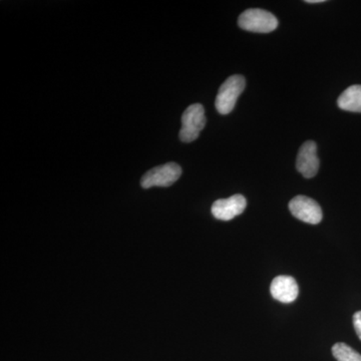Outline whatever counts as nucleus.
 Instances as JSON below:
<instances>
[{"label": "nucleus", "instance_id": "9b49d317", "mask_svg": "<svg viewBox=\"0 0 361 361\" xmlns=\"http://www.w3.org/2000/svg\"><path fill=\"white\" fill-rule=\"evenodd\" d=\"M353 325H355L356 334L361 341V311H358L353 315Z\"/></svg>", "mask_w": 361, "mask_h": 361}, {"label": "nucleus", "instance_id": "f8f14e48", "mask_svg": "<svg viewBox=\"0 0 361 361\" xmlns=\"http://www.w3.org/2000/svg\"><path fill=\"white\" fill-rule=\"evenodd\" d=\"M305 2H307V4H322V2H324V0H306Z\"/></svg>", "mask_w": 361, "mask_h": 361}, {"label": "nucleus", "instance_id": "6e6552de", "mask_svg": "<svg viewBox=\"0 0 361 361\" xmlns=\"http://www.w3.org/2000/svg\"><path fill=\"white\" fill-rule=\"evenodd\" d=\"M270 292L275 300L282 303H291L296 300L299 288L293 277L281 275L273 279Z\"/></svg>", "mask_w": 361, "mask_h": 361}, {"label": "nucleus", "instance_id": "f03ea898", "mask_svg": "<svg viewBox=\"0 0 361 361\" xmlns=\"http://www.w3.org/2000/svg\"><path fill=\"white\" fill-rule=\"evenodd\" d=\"M238 25L247 32L268 33L276 30L278 20L274 14L263 9H247L239 16Z\"/></svg>", "mask_w": 361, "mask_h": 361}, {"label": "nucleus", "instance_id": "1a4fd4ad", "mask_svg": "<svg viewBox=\"0 0 361 361\" xmlns=\"http://www.w3.org/2000/svg\"><path fill=\"white\" fill-rule=\"evenodd\" d=\"M337 104L341 110L361 113V85H351L344 90L338 97Z\"/></svg>", "mask_w": 361, "mask_h": 361}, {"label": "nucleus", "instance_id": "0eeeda50", "mask_svg": "<svg viewBox=\"0 0 361 361\" xmlns=\"http://www.w3.org/2000/svg\"><path fill=\"white\" fill-rule=\"evenodd\" d=\"M296 168L306 179L314 177L319 170L317 145L313 141L304 142L297 156Z\"/></svg>", "mask_w": 361, "mask_h": 361}, {"label": "nucleus", "instance_id": "9d476101", "mask_svg": "<svg viewBox=\"0 0 361 361\" xmlns=\"http://www.w3.org/2000/svg\"><path fill=\"white\" fill-rule=\"evenodd\" d=\"M332 355L337 361H361V355L355 349L343 342L334 344Z\"/></svg>", "mask_w": 361, "mask_h": 361}, {"label": "nucleus", "instance_id": "f257e3e1", "mask_svg": "<svg viewBox=\"0 0 361 361\" xmlns=\"http://www.w3.org/2000/svg\"><path fill=\"white\" fill-rule=\"evenodd\" d=\"M245 78L239 75H232L223 82L215 102L216 109L221 115H228L231 113L240 94L245 89Z\"/></svg>", "mask_w": 361, "mask_h": 361}, {"label": "nucleus", "instance_id": "7ed1b4c3", "mask_svg": "<svg viewBox=\"0 0 361 361\" xmlns=\"http://www.w3.org/2000/svg\"><path fill=\"white\" fill-rule=\"evenodd\" d=\"M205 125L206 116L204 106L200 104H194L188 106L182 116V129L179 135L180 141L191 142L198 139Z\"/></svg>", "mask_w": 361, "mask_h": 361}, {"label": "nucleus", "instance_id": "20e7f679", "mask_svg": "<svg viewBox=\"0 0 361 361\" xmlns=\"http://www.w3.org/2000/svg\"><path fill=\"white\" fill-rule=\"evenodd\" d=\"M182 168L178 164L168 163L148 171L141 180L144 189L152 187H169L179 180Z\"/></svg>", "mask_w": 361, "mask_h": 361}, {"label": "nucleus", "instance_id": "423d86ee", "mask_svg": "<svg viewBox=\"0 0 361 361\" xmlns=\"http://www.w3.org/2000/svg\"><path fill=\"white\" fill-rule=\"evenodd\" d=\"M247 207L246 198L242 195H234L227 199H220L214 202L212 214L216 219L230 221L241 215Z\"/></svg>", "mask_w": 361, "mask_h": 361}, {"label": "nucleus", "instance_id": "39448f33", "mask_svg": "<svg viewBox=\"0 0 361 361\" xmlns=\"http://www.w3.org/2000/svg\"><path fill=\"white\" fill-rule=\"evenodd\" d=\"M289 210L297 219L308 224H319L322 220V210L319 204L306 196H296L289 203Z\"/></svg>", "mask_w": 361, "mask_h": 361}]
</instances>
